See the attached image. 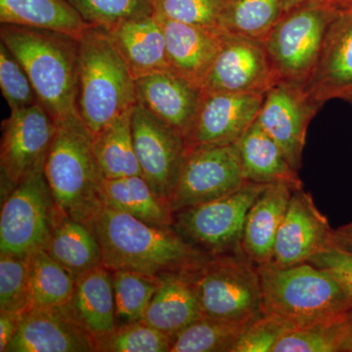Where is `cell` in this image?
<instances>
[{"instance_id":"cell-28","label":"cell","mask_w":352,"mask_h":352,"mask_svg":"<svg viewBox=\"0 0 352 352\" xmlns=\"http://www.w3.org/2000/svg\"><path fill=\"white\" fill-rule=\"evenodd\" d=\"M44 250L75 278L104 265L96 236L87 224L71 217H58Z\"/></svg>"},{"instance_id":"cell-41","label":"cell","mask_w":352,"mask_h":352,"mask_svg":"<svg viewBox=\"0 0 352 352\" xmlns=\"http://www.w3.org/2000/svg\"><path fill=\"white\" fill-rule=\"evenodd\" d=\"M308 263L327 270L336 278L352 302V254L330 245Z\"/></svg>"},{"instance_id":"cell-45","label":"cell","mask_w":352,"mask_h":352,"mask_svg":"<svg viewBox=\"0 0 352 352\" xmlns=\"http://www.w3.org/2000/svg\"><path fill=\"white\" fill-rule=\"evenodd\" d=\"M333 3L339 6L340 8H344V7H347L351 6L352 0H332Z\"/></svg>"},{"instance_id":"cell-44","label":"cell","mask_w":352,"mask_h":352,"mask_svg":"<svg viewBox=\"0 0 352 352\" xmlns=\"http://www.w3.org/2000/svg\"><path fill=\"white\" fill-rule=\"evenodd\" d=\"M340 352H352V310L347 315L346 333L340 347Z\"/></svg>"},{"instance_id":"cell-43","label":"cell","mask_w":352,"mask_h":352,"mask_svg":"<svg viewBox=\"0 0 352 352\" xmlns=\"http://www.w3.org/2000/svg\"><path fill=\"white\" fill-rule=\"evenodd\" d=\"M331 245L352 254V221L333 231Z\"/></svg>"},{"instance_id":"cell-3","label":"cell","mask_w":352,"mask_h":352,"mask_svg":"<svg viewBox=\"0 0 352 352\" xmlns=\"http://www.w3.org/2000/svg\"><path fill=\"white\" fill-rule=\"evenodd\" d=\"M138 104L135 78L105 30L94 25L78 39L76 112L92 135Z\"/></svg>"},{"instance_id":"cell-34","label":"cell","mask_w":352,"mask_h":352,"mask_svg":"<svg viewBox=\"0 0 352 352\" xmlns=\"http://www.w3.org/2000/svg\"><path fill=\"white\" fill-rule=\"evenodd\" d=\"M349 314L289 331L273 352H340Z\"/></svg>"},{"instance_id":"cell-30","label":"cell","mask_w":352,"mask_h":352,"mask_svg":"<svg viewBox=\"0 0 352 352\" xmlns=\"http://www.w3.org/2000/svg\"><path fill=\"white\" fill-rule=\"evenodd\" d=\"M75 287V276L45 250L30 256L29 309L68 307Z\"/></svg>"},{"instance_id":"cell-4","label":"cell","mask_w":352,"mask_h":352,"mask_svg":"<svg viewBox=\"0 0 352 352\" xmlns=\"http://www.w3.org/2000/svg\"><path fill=\"white\" fill-rule=\"evenodd\" d=\"M56 124L44 175L60 215L87 223L103 204L94 135L78 116Z\"/></svg>"},{"instance_id":"cell-5","label":"cell","mask_w":352,"mask_h":352,"mask_svg":"<svg viewBox=\"0 0 352 352\" xmlns=\"http://www.w3.org/2000/svg\"><path fill=\"white\" fill-rule=\"evenodd\" d=\"M263 292V314H275L296 328L344 316L352 302L327 270L310 263L287 267H258Z\"/></svg>"},{"instance_id":"cell-40","label":"cell","mask_w":352,"mask_h":352,"mask_svg":"<svg viewBox=\"0 0 352 352\" xmlns=\"http://www.w3.org/2000/svg\"><path fill=\"white\" fill-rule=\"evenodd\" d=\"M296 328L278 315L263 314L252 322L231 352H273L278 340Z\"/></svg>"},{"instance_id":"cell-46","label":"cell","mask_w":352,"mask_h":352,"mask_svg":"<svg viewBox=\"0 0 352 352\" xmlns=\"http://www.w3.org/2000/svg\"><path fill=\"white\" fill-rule=\"evenodd\" d=\"M340 99L349 102L352 105V88L351 89L347 90L346 92H344V94L340 96Z\"/></svg>"},{"instance_id":"cell-33","label":"cell","mask_w":352,"mask_h":352,"mask_svg":"<svg viewBox=\"0 0 352 352\" xmlns=\"http://www.w3.org/2000/svg\"><path fill=\"white\" fill-rule=\"evenodd\" d=\"M117 321L124 324L142 321L159 285V276L133 271H112ZM119 326V325H118Z\"/></svg>"},{"instance_id":"cell-8","label":"cell","mask_w":352,"mask_h":352,"mask_svg":"<svg viewBox=\"0 0 352 352\" xmlns=\"http://www.w3.org/2000/svg\"><path fill=\"white\" fill-rule=\"evenodd\" d=\"M267 186L247 182L228 195L176 212L173 227L208 256L241 254L245 217Z\"/></svg>"},{"instance_id":"cell-6","label":"cell","mask_w":352,"mask_h":352,"mask_svg":"<svg viewBox=\"0 0 352 352\" xmlns=\"http://www.w3.org/2000/svg\"><path fill=\"white\" fill-rule=\"evenodd\" d=\"M340 9L332 0H303L285 9L264 41L277 82H307Z\"/></svg>"},{"instance_id":"cell-35","label":"cell","mask_w":352,"mask_h":352,"mask_svg":"<svg viewBox=\"0 0 352 352\" xmlns=\"http://www.w3.org/2000/svg\"><path fill=\"white\" fill-rule=\"evenodd\" d=\"M87 24L105 31L126 21L154 15V0H67Z\"/></svg>"},{"instance_id":"cell-9","label":"cell","mask_w":352,"mask_h":352,"mask_svg":"<svg viewBox=\"0 0 352 352\" xmlns=\"http://www.w3.org/2000/svg\"><path fill=\"white\" fill-rule=\"evenodd\" d=\"M59 215L44 171L29 176L2 198L0 254L29 256L45 249Z\"/></svg>"},{"instance_id":"cell-15","label":"cell","mask_w":352,"mask_h":352,"mask_svg":"<svg viewBox=\"0 0 352 352\" xmlns=\"http://www.w3.org/2000/svg\"><path fill=\"white\" fill-rule=\"evenodd\" d=\"M333 229L327 217L315 205L311 194L294 191L278 231L270 264L287 267L308 263L332 245Z\"/></svg>"},{"instance_id":"cell-10","label":"cell","mask_w":352,"mask_h":352,"mask_svg":"<svg viewBox=\"0 0 352 352\" xmlns=\"http://www.w3.org/2000/svg\"><path fill=\"white\" fill-rule=\"evenodd\" d=\"M56 124L41 103L13 111L2 122L1 199L29 176L44 170Z\"/></svg>"},{"instance_id":"cell-17","label":"cell","mask_w":352,"mask_h":352,"mask_svg":"<svg viewBox=\"0 0 352 352\" xmlns=\"http://www.w3.org/2000/svg\"><path fill=\"white\" fill-rule=\"evenodd\" d=\"M95 340L68 307L28 309L6 352H94Z\"/></svg>"},{"instance_id":"cell-11","label":"cell","mask_w":352,"mask_h":352,"mask_svg":"<svg viewBox=\"0 0 352 352\" xmlns=\"http://www.w3.org/2000/svg\"><path fill=\"white\" fill-rule=\"evenodd\" d=\"M245 182L236 144L190 148L170 200L171 210L175 214L221 198Z\"/></svg>"},{"instance_id":"cell-47","label":"cell","mask_w":352,"mask_h":352,"mask_svg":"<svg viewBox=\"0 0 352 352\" xmlns=\"http://www.w3.org/2000/svg\"><path fill=\"white\" fill-rule=\"evenodd\" d=\"M302 1H303V0H284L285 9L289 8V7L295 6V4Z\"/></svg>"},{"instance_id":"cell-29","label":"cell","mask_w":352,"mask_h":352,"mask_svg":"<svg viewBox=\"0 0 352 352\" xmlns=\"http://www.w3.org/2000/svg\"><path fill=\"white\" fill-rule=\"evenodd\" d=\"M131 110L122 113L94 135V152L104 179L142 175L133 136Z\"/></svg>"},{"instance_id":"cell-42","label":"cell","mask_w":352,"mask_h":352,"mask_svg":"<svg viewBox=\"0 0 352 352\" xmlns=\"http://www.w3.org/2000/svg\"><path fill=\"white\" fill-rule=\"evenodd\" d=\"M22 314L18 312L0 311V351L6 352L12 342L18 328Z\"/></svg>"},{"instance_id":"cell-7","label":"cell","mask_w":352,"mask_h":352,"mask_svg":"<svg viewBox=\"0 0 352 352\" xmlns=\"http://www.w3.org/2000/svg\"><path fill=\"white\" fill-rule=\"evenodd\" d=\"M195 283L203 316L252 322L263 314L258 267L242 254L210 256Z\"/></svg>"},{"instance_id":"cell-18","label":"cell","mask_w":352,"mask_h":352,"mask_svg":"<svg viewBox=\"0 0 352 352\" xmlns=\"http://www.w3.org/2000/svg\"><path fill=\"white\" fill-rule=\"evenodd\" d=\"M135 94L139 105L186 139L203 100V88L163 69L136 78Z\"/></svg>"},{"instance_id":"cell-1","label":"cell","mask_w":352,"mask_h":352,"mask_svg":"<svg viewBox=\"0 0 352 352\" xmlns=\"http://www.w3.org/2000/svg\"><path fill=\"white\" fill-rule=\"evenodd\" d=\"M85 224L96 236L104 265L111 271L156 277L196 272L210 258L185 240L175 227L150 226L104 204Z\"/></svg>"},{"instance_id":"cell-31","label":"cell","mask_w":352,"mask_h":352,"mask_svg":"<svg viewBox=\"0 0 352 352\" xmlns=\"http://www.w3.org/2000/svg\"><path fill=\"white\" fill-rule=\"evenodd\" d=\"M252 322L201 317L175 336L170 352H231Z\"/></svg>"},{"instance_id":"cell-19","label":"cell","mask_w":352,"mask_h":352,"mask_svg":"<svg viewBox=\"0 0 352 352\" xmlns=\"http://www.w3.org/2000/svg\"><path fill=\"white\" fill-rule=\"evenodd\" d=\"M305 92L324 105L352 88V4L340 9L329 28Z\"/></svg>"},{"instance_id":"cell-20","label":"cell","mask_w":352,"mask_h":352,"mask_svg":"<svg viewBox=\"0 0 352 352\" xmlns=\"http://www.w3.org/2000/svg\"><path fill=\"white\" fill-rule=\"evenodd\" d=\"M166 38L168 69L201 87L212 69L226 32L157 17Z\"/></svg>"},{"instance_id":"cell-27","label":"cell","mask_w":352,"mask_h":352,"mask_svg":"<svg viewBox=\"0 0 352 352\" xmlns=\"http://www.w3.org/2000/svg\"><path fill=\"white\" fill-rule=\"evenodd\" d=\"M0 23L82 38L88 24L67 0H0Z\"/></svg>"},{"instance_id":"cell-23","label":"cell","mask_w":352,"mask_h":352,"mask_svg":"<svg viewBox=\"0 0 352 352\" xmlns=\"http://www.w3.org/2000/svg\"><path fill=\"white\" fill-rule=\"evenodd\" d=\"M106 32L135 80L170 69L163 28L155 14L126 21Z\"/></svg>"},{"instance_id":"cell-37","label":"cell","mask_w":352,"mask_h":352,"mask_svg":"<svg viewBox=\"0 0 352 352\" xmlns=\"http://www.w3.org/2000/svg\"><path fill=\"white\" fill-rule=\"evenodd\" d=\"M30 256L0 254V311L29 309Z\"/></svg>"},{"instance_id":"cell-21","label":"cell","mask_w":352,"mask_h":352,"mask_svg":"<svg viewBox=\"0 0 352 352\" xmlns=\"http://www.w3.org/2000/svg\"><path fill=\"white\" fill-rule=\"evenodd\" d=\"M294 191L282 183L268 185L248 212L241 254L258 267L272 261L278 231Z\"/></svg>"},{"instance_id":"cell-13","label":"cell","mask_w":352,"mask_h":352,"mask_svg":"<svg viewBox=\"0 0 352 352\" xmlns=\"http://www.w3.org/2000/svg\"><path fill=\"white\" fill-rule=\"evenodd\" d=\"M276 82L264 41L226 32L221 50L201 88L204 94L264 95Z\"/></svg>"},{"instance_id":"cell-24","label":"cell","mask_w":352,"mask_h":352,"mask_svg":"<svg viewBox=\"0 0 352 352\" xmlns=\"http://www.w3.org/2000/svg\"><path fill=\"white\" fill-rule=\"evenodd\" d=\"M68 309L95 342L118 327L112 271L98 266L76 278Z\"/></svg>"},{"instance_id":"cell-14","label":"cell","mask_w":352,"mask_h":352,"mask_svg":"<svg viewBox=\"0 0 352 352\" xmlns=\"http://www.w3.org/2000/svg\"><path fill=\"white\" fill-rule=\"evenodd\" d=\"M303 85L279 80L264 95L256 122L282 148L298 171L310 122L322 107Z\"/></svg>"},{"instance_id":"cell-22","label":"cell","mask_w":352,"mask_h":352,"mask_svg":"<svg viewBox=\"0 0 352 352\" xmlns=\"http://www.w3.org/2000/svg\"><path fill=\"white\" fill-rule=\"evenodd\" d=\"M196 272L166 273L159 276L156 293L142 322L175 339L177 333L203 317L197 294Z\"/></svg>"},{"instance_id":"cell-32","label":"cell","mask_w":352,"mask_h":352,"mask_svg":"<svg viewBox=\"0 0 352 352\" xmlns=\"http://www.w3.org/2000/svg\"><path fill=\"white\" fill-rule=\"evenodd\" d=\"M284 10V0H228L219 29L264 41Z\"/></svg>"},{"instance_id":"cell-16","label":"cell","mask_w":352,"mask_h":352,"mask_svg":"<svg viewBox=\"0 0 352 352\" xmlns=\"http://www.w3.org/2000/svg\"><path fill=\"white\" fill-rule=\"evenodd\" d=\"M264 95L204 94L195 122L186 138L187 149L236 144L256 122Z\"/></svg>"},{"instance_id":"cell-38","label":"cell","mask_w":352,"mask_h":352,"mask_svg":"<svg viewBox=\"0 0 352 352\" xmlns=\"http://www.w3.org/2000/svg\"><path fill=\"white\" fill-rule=\"evenodd\" d=\"M227 2L228 0H154L155 15L185 24L219 29Z\"/></svg>"},{"instance_id":"cell-39","label":"cell","mask_w":352,"mask_h":352,"mask_svg":"<svg viewBox=\"0 0 352 352\" xmlns=\"http://www.w3.org/2000/svg\"><path fill=\"white\" fill-rule=\"evenodd\" d=\"M0 87L11 112L39 103L27 72L2 43H0Z\"/></svg>"},{"instance_id":"cell-26","label":"cell","mask_w":352,"mask_h":352,"mask_svg":"<svg viewBox=\"0 0 352 352\" xmlns=\"http://www.w3.org/2000/svg\"><path fill=\"white\" fill-rule=\"evenodd\" d=\"M102 203L108 207L157 227H173L175 214L170 206L162 200L142 175L104 179L102 178Z\"/></svg>"},{"instance_id":"cell-2","label":"cell","mask_w":352,"mask_h":352,"mask_svg":"<svg viewBox=\"0 0 352 352\" xmlns=\"http://www.w3.org/2000/svg\"><path fill=\"white\" fill-rule=\"evenodd\" d=\"M0 38L27 72L39 103L53 119L59 122L78 116L76 106L78 39L15 25H1Z\"/></svg>"},{"instance_id":"cell-25","label":"cell","mask_w":352,"mask_h":352,"mask_svg":"<svg viewBox=\"0 0 352 352\" xmlns=\"http://www.w3.org/2000/svg\"><path fill=\"white\" fill-rule=\"evenodd\" d=\"M245 179L258 184H287L302 189L298 170L292 166L282 148L258 122L249 127L236 143Z\"/></svg>"},{"instance_id":"cell-36","label":"cell","mask_w":352,"mask_h":352,"mask_svg":"<svg viewBox=\"0 0 352 352\" xmlns=\"http://www.w3.org/2000/svg\"><path fill=\"white\" fill-rule=\"evenodd\" d=\"M173 338L144 322L119 325L112 333L97 340L96 351L170 352Z\"/></svg>"},{"instance_id":"cell-12","label":"cell","mask_w":352,"mask_h":352,"mask_svg":"<svg viewBox=\"0 0 352 352\" xmlns=\"http://www.w3.org/2000/svg\"><path fill=\"white\" fill-rule=\"evenodd\" d=\"M131 127L142 176L170 205L186 155V139L138 103L132 108Z\"/></svg>"}]
</instances>
